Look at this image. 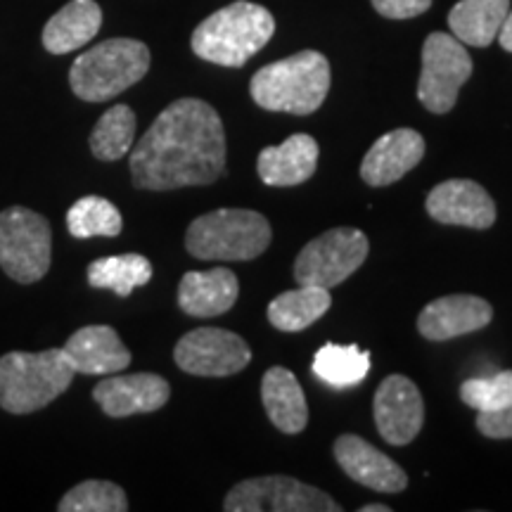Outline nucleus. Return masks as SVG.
Segmentation results:
<instances>
[{"instance_id":"nucleus-20","label":"nucleus","mask_w":512,"mask_h":512,"mask_svg":"<svg viewBox=\"0 0 512 512\" xmlns=\"http://www.w3.org/2000/svg\"><path fill=\"white\" fill-rule=\"evenodd\" d=\"M318 143L306 133H294L285 143L266 147L256 159L259 178L271 188H290L299 185L316 174Z\"/></svg>"},{"instance_id":"nucleus-28","label":"nucleus","mask_w":512,"mask_h":512,"mask_svg":"<svg viewBox=\"0 0 512 512\" xmlns=\"http://www.w3.org/2000/svg\"><path fill=\"white\" fill-rule=\"evenodd\" d=\"M121 228H124V219H121L119 209L105 197H81L67 211V230L79 240L117 238Z\"/></svg>"},{"instance_id":"nucleus-16","label":"nucleus","mask_w":512,"mask_h":512,"mask_svg":"<svg viewBox=\"0 0 512 512\" xmlns=\"http://www.w3.org/2000/svg\"><path fill=\"white\" fill-rule=\"evenodd\" d=\"M335 460L354 482L380 491V494H399L408 486V475L399 463L384 456L380 448L368 444L356 434H342L335 441Z\"/></svg>"},{"instance_id":"nucleus-9","label":"nucleus","mask_w":512,"mask_h":512,"mask_svg":"<svg viewBox=\"0 0 512 512\" xmlns=\"http://www.w3.org/2000/svg\"><path fill=\"white\" fill-rule=\"evenodd\" d=\"M472 76V57L453 34L427 36L422 46V72L418 100L432 114H446L456 107L460 88Z\"/></svg>"},{"instance_id":"nucleus-11","label":"nucleus","mask_w":512,"mask_h":512,"mask_svg":"<svg viewBox=\"0 0 512 512\" xmlns=\"http://www.w3.org/2000/svg\"><path fill=\"white\" fill-rule=\"evenodd\" d=\"M176 366L197 377L238 375L252 361V349L235 332L223 328H197L181 337L174 351Z\"/></svg>"},{"instance_id":"nucleus-19","label":"nucleus","mask_w":512,"mask_h":512,"mask_svg":"<svg viewBox=\"0 0 512 512\" xmlns=\"http://www.w3.org/2000/svg\"><path fill=\"white\" fill-rule=\"evenodd\" d=\"M238 275L228 268L211 271H188L178 285V306L183 313L195 318L223 316L238 302Z\"/></svg>"},{"instance_id":"nucleus-25","label":"nucleus","mask_w":512,"mask_h":512,"mask_svg":"<svg viewBox=\"0 0 512 512\" xmlns=\"http://www.w3.org/2000/svg\"><path fill=\"white\" fill-rule=\"evenodd\" d=\"M152 280V264L143 254H117L93 261L88 266V285L128 297Z\"/></svg>"},{"instance_id":"nucleus-33","label":"nucleus","mask_w":512,"mask_h":512,"mask_svg":"<svg viewBox=\"0 0 512 512\" xmlns=\"http://www.w3.org/2000/svg\"><path fill=\"white\" fill-rule=\"evenodd\" d=\"M498 41H501V48L508 50L512 53V8L508 12V17H505L501 31H498Z\"/></svg>"},{"instance_id":"nucleus-27","label":"nucleus","mask_w":512,"mask_h":512,"mask_svg":"<svg viewBox=\"0 0 512 512\" xmlns=\"http://www.w3.org/2000/svg\"><path fill=\"white\" fill-rule=\"evenodd\" d=\"M136 138V114L128 105H114L95 124L91 152L100 162H117L126 157Z\"/></svg>"},{"instance_id":"nucleus-24","label":"nucleus","mask_w":512,"mask_h":512,"mask_svg":"<svg viewBox=\"0 0 512 512\" xmlns=\"http://www.w3.org/2000/svg\"><path fill=\"white\" fill-rule=\"evenodd\" d=\"M330 290L316 285H299L268 304V320L280 332H302L330 311Z\"/></svg>"},{"instance_id":"nucleus-14","label":"nucleus","mask_w":512,"mask_h":512,"mask_svg":"<svg viewBox=\"0 0 512 512\" xmlns=\"http://www.w3.org/2000/svg\"><path fill=\"white\" fill-rule=\"evenodd\" d=\"M494 320V306L475 294H448L434 299L418 316L420 335L430 342H446L484 330Z\"/></svg>"},{"instance_id":"nucleus-13","label":"nucleus","mask_w":512,"mask_h":512,"mask_svg":"<svg viewBox=\"0 0 512 512\" xmlns=\"http://www.w3.org/2000/svg\"><path fill=\"white\" fill-rule=\"evenodd\" d=\"M427 214L444 226L486 230L496 223V204L477 181L453 178L427 195Z\"/></svg>"},{"instance_id":"nucleus-2","label":"nucleus","mask_w":512,"mask_h":512,"mask_svg":"<svg viewBox=\"0 0 512 512\" xmlns=\"http://www.w3.org/2000/svg\"><path fill=\"white\" fill-rule=\"evenodd\" d=\"M330 79L328 57L318 50H302L261 67L252 76L249 93L256 105L268 112L309 117L328 98Z\"/></svg>"},{"instance_id":"nucleus-6","label":"nucleus","mask_w":512,"mask_h":512,"mask_svg":"<svg viewBox=\"0 0 512 512\" xmlns=\"http://www.w3.org/2000/svg\"><path fill=\"white\" fill-rule=\"evenodd\" d=\"M273 230L252 209H216L190 223L185 249L202 261H252L271 245Z\"/></svg>"},{"instance_id":"nucleus-1","label":"nucleus","mask_w":512,"mask_h":512,"mask_svg":"<svg viewBox=\"0 0 512 512\" xmlns=\"http://www.w3.org/2000/svg\"><path fill=\"white\" fill-rule=\"evenodd\" d=\"M226 171V128L209 102H171L131 152L133 185L166 192L209 185Z\"/></svg>"},{"instance_id":"nucleus-29","label":"nucleus","mask_w":512,"mask_h":512,"mask_svg":"<svg viewBox=\"0 0 512 512\" xmlns=\"http://www.w3.org/2000/svg\"><path fill=\"white\" fill-rule=\"evenodd\" d=\"M60 512H126L128 498L119 484L88 479L62 496Z\"/></svg>"},{"instance_id":"nucleus-3","label":"nucleus","mask_w":512,"mask_h":512,"mask_svg":"<svg viewBox=\"0 0 512 512\" xmlns=\"http://www.w3.org/2000/svg\"><path fill=\"white\" fill-rule=\"evenodd\" d=\"M275 34V19L264 5L235 0L209 15L192 34L190 46L204 62L242 67Z\"/></svg>"},{"instance_id":"nucleus-5","label":"nucleus","mask_w":512,"mask_h":512,"mask_svg":"<svg viewBox=\"0 0 512 512\" xmlns=\"http://www.w3.org/2000/svg\"><path fill=\"white\" fill-rule=\"evenodd\" d=\"M150 48L136 38H110L76 57L69 86L76 98L105 102L136 86L150 69Z\"/></svg>"},{"instance_id":"nucleus-31","label":"nucleus","mask_w":512,"mask_h":512,"mask_svg":"<svg viewBox=\"0 0 512 512\" xmlns=\"http://www.w3.org/2000/svg\"><path fill=\"white\" fill-rule=\"evenodd\" d=\"M477 430L486 439H512V403L491 413L477 415Z\"/></svg>"},{"instance_id":"nucleus-22","label":"nucleus","mask_w":512,"mask_h":512,"mask_svg":"<svg viewBox=\"0 0 512 512\" xmlns=\"http://www.w3.org/2000/svg\"><path fill=\"white\" fill-rule=\"evenodd\" d=\"M102 27V10L95 0H72L48 19L43 48L53 55H67L91 43Z\"/></svg>"},{"instance_id":"nucleus-32","label":"nucleus","mask_w":512,"mask_h":512,"mask_svg":"<svg viewBox=\"0 0 512 512\" xmlns=\"http://www.w3.org/2000/svg\"><path fill=\"white\" fill-rule=\"evenodd\" d=\"M370 3L387 19H411L430 10L432 0H370Z\"/></svg>"},{"instance_id":"nucleus-18","label":"nucleus","mask_w":512,"mask_h":512,"mask_svg":"<svg viewBox=\"0 0 512 512\" xmlns=\"http://www.w3.org/2000/svg\"><path fill=\"white\" fill-rule=\"evenodd\" d=\"M62 354L74 373L81 375H112L131 366V351L110 325H86L76 330L62 347Z\"/></svg>"},{"instance_id":"nucleus-30","label":"nucleus","mask_w":512,"mask_h":512,"mask_svg":"<svg viewBox=\"0 0 512 512\" xmlns=\"http://www.w3.org/2000/svg\"><path fill=\"white\" fill-rule=\"evenodd\" d=\"M460 399L477 413H491L512 403V370L491 377H472L460 384Z\"/></svg>"},{"instance_id":"nucleus-4","label":"nucleus","mask_w":512,"mask_h":512,"mask_svg":"<svg viewBox=\"0 0 512 512\" xmlns=\"http://www.w3.org/2000/svg\"><path fill=\"white\" fill-rule=\"evenodd\" d=\"M74 375L62 349L10 351L0 356V408L12 415L41 411L67 392Z\"/></svg>"},{"instance_id":"nucleus-8","label":"nucleus","mask_w":512,"mask_h":512,"mask_svg":"<svg viewBox=\"0 0 512 512\" xmlns=\"http://www.w3.org/2000/svg\"><path fill=\"white\" fill-rule=\"evenodd\" d=\"M368 249L370 242L366 233H361L358 228H332L311 240L299 252L294 261V280L297 285H316L332 290L363 266Z\"/></svg>"},{"instance_id":"nucleus-34","label":"nucleus","mask_w":512,"mask_h":512,"mask_svg":"<svg viewBox=\"0 0 512 512\" xmlns=\"http://www.w3.org/2000/svg\"><path fill=\"white\" fill-rule=\"evenodd\" d=\"M361 512H392L389 505H363Z\"/></svg>"},{"instance_id":"nucleus-26","label":"nucleus","mask_w":512,"mask_h":512,"mask_svg":"<svg viewBox=\"0 0 512 512\" xmlns=\"http://www.w3.org/2000/svg\"><path fill=\"white\" fill-rule=\"evenodd\" d=\"M370 354L356 344L342 347V344H325L313 356V375L320 382L335 389H347L361 384L368 377Z\"/></svg>"},{"instance_id":"nucleus-7","label":"nucleus","mask_w":512,"mask_h":512,"mask_svg":"<svg viewBox=\"0 0 512 512\" xmlns=\"http://www.w3.org/2000/svg\"><path fill=\"white\" fill-rule=\"evenodd\" d=\"M53 261V230L27 207L0 211V268L22 285L38 283Z\"/></svg>"},{"instance_id":"nucleus-21","label":"nucleus","mask_w":512,"mask_h":512,"mask_svg":"<svg viewBox=\"0 0 512 512\" xmlns=\"http://www.w3.org/2000/svg\"><path fill=\"white\" fill-rule=\"evenodd\" d=\"M261 401L268 420L285 434H299L309 425V406L302 384L290 370L275 366L261 380Z\"/></svg>"},{"instance_id":"nucleus-15","label":"nucleus","mask_w":512,"mask_h":512,"mask_svg":"<svg viewBox=\"0 0 512 512\" xmlns=\"http://www.w3.org/2000/svg\"><path fill=\"white\" fill-rule=\"evenodd\" d=\"M171 396L169 382L162 375H112L95 384L93 399L110 418H128L138 413H155Z\"/></svg>"},{"instance_id":"nucleus-23","label":"nucleus","mask_w":512,"mask_h":512,"mask_svg":"<svg viewBox=\"0 0 512 512\" xmlns=\"http://www.w3.org/2000/svg\"><path fill=\"white\" fill-rule=\"evenodd\" d=\"M508 12L510 0H460L448 12V27L465 46L489 48L498 38Z\"/></svg>"},{"instance_id":"nucleus-10","label":"nucleus","mask_w":512,"mask_h":512,"mask_svg":"<svg viewBox=\"0 0 512 512\" xmlns=\"http://www.w3.org/2000/svg\"><path fill=\"white\" fill-rule=\"evenodd\" d=\"M228 512H339L342 508L316 486L294 477L271 475L245 479L228 491Z\"/></svg>"},{"instance_id":"nucleus-12","label":"nucleus","mask_w":512,"mask_h":512,"mask_svg":"<svg viewBox=\"0 0 512 512\" xmlns=\"http://www.w3.org/2000/svg\"><path fill=\"white\" fill-rule=\"evenodd\" d=\"M373 413L380 437L392 446H406L422 430L425 403L413 380L403 375H389L377 387Z\"/></svg>"},{"instance_id":"nucleus-17","label":"nucleus","mask_w":512,"mask_h":512,"mask_svg":"<svg viewBox=\"0 0 512 512\" xmlns=\"http://www.w3.org/2000/svg\"><path fill=\"white\" fill-rule=\"evenodd\" d=\"M425 157V138L415 128H396L377 138L361 162V178L373 188L401 181Z\"/></svg>"}]
</instances>
